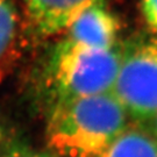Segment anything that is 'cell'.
<instances>
[{"label": "cell", "instance_id": "cell-1", "mask_svg": "<svg viewBox=\"0 0 157 157\" xmlns=\"http://www.w3.org/2000/svg\"><path fill=\"white\" fill-rule=\"evenodd\" d=\"M112 92L57 100L47 126V143L62 157H99L129 124Z\"/></svg>", "mask_w": 157, "mask_h": 157}, {"label": "cell", "instance_id": "cell-2", "mask_svg": "<svg viewBox=\"0 0 157 157\" xmlns=\"http://www.w3.org/2000/svg\"><path fill=\"white\" fill-rule=\"evenodd\" d=\"M121 61V49L95 48L64 39L57 45L50 78L57 100L112 92Z\"/></svg>", "mask_w": 157, "mask_h": 157}, {"label": "cell", "instance_id": "cell-3", "mask_svg": "<svg viewBox=\"0 0 157 157\" xmlns=\"http://www.w3.org/2000/svg\"><path fill=\"white\" fill-rule=\"evenodd\" d=\"M112 93L134 122H150L157 114V41H135L121 50Z\"/></svg>", "mask_w": 157, "mask_h": 157}, {"label": "cell", "instance_id": "cell-4", "mask_svg": "<svg viewBox=\"0 0 157 157\" xmlns=\"http://www.w3.org/2000/svg\"><path fill=\"white\" fill-rule=\"evenodd\" d=\"M65 39L95 48L115 47L119 23L115 17L97 2L79 13L67 27Z\"/></svg>", "mask_w": 157, "mask_h": 157}, {"label": "cell", "instance_id": "cell-5", "mask_svg": "<svg viewBox=\"0 0 157 157\" xmlns=\"http://www.w3.org/2000/svg\"><path fill=\"white\" fill-rule=\"evenodd\" d=\"M101 0H25L27 11L40 33L52 35L67 27L79 13Z\"/></svg>", "mask_w": 157, "mask_h": 157}, {"label": "cell", "instance_id": "cell-6", "mask_svg": "<svg viewBox=\"0 0 157 157\" xmlns=\"http://www.w3.org/2000/svg\"><path fill=\"white\" fill-rule=\"evenodd\" d=\"M99 157H157V140L143 124H129Z\"/></svg>", "mask_w": 157, "mask_h": 157}, {"label": "cell", "instance_id": "cell-7", "mask_svg": "<svg viewBox=\"0 0 157 157\" xmlns=\"http://www.w3.org/2000/svg\"><path fill=\"white\" fill-rule=\"evenodd\" d=\"M19 17L12 0H0V62L14 47Z\"/></svg>", "mask_w": 157, "mask_h": 157}, {"label": "cell", "instance_id": "cell-8", "mask_svg": "<svg viewBox=\"0 0 157 157\" xmlns=\"http://www.w3.org/2000/svg\"><path fill=\"white\" fill-rule=\"evenodd\" d=\"M142 11L147 23L155 33H157V0H143Z\"/></svg>", "mask_w": 157, "mask_h": 157}, {"label": "cell", "instance_id": "cell-9", "mask_svg": "<svg viewBox=\"0 0 157 157\" xmlns=\"http://www.w3.org/2000/svg\"><path fill=\"white\" fill-rule=\"evenodd\" d=\"M7 157H50L44 154H40V152H32L26 151V150H20V151H14Z\"/></svg>", "mask_w": 157, "mask_h": 157}, {"label": "cell", "instance_id": "cell-10", "mask_svg": "<svg viewBox=\"0 0 157 157\" xmlns=\"http://www.w3.org/2000/svg\"><path fill=\"white\" fill-rule=\"evenodd\" d=\"M147 126H150V127H147V128L150 130V133L155 136V139L157 140V114L150 120L149 124H147Z\"/></svg>", "mask_w": 157, "mask_h": 157}, {"label": "cell", "instance_id": "cell-11", "mask_svg": "<svg viewBox=\"0 0 157 157\" xmlns=\"http://www.w3.org/2000/svg\"><path fill=\"white\" fill-rule=\"evenodd\" d=\"M1 139H2V133H1V129H0V143H1Z\"/></svg>", "mask_w": 157, "mask_h": 157}]
</instances>
